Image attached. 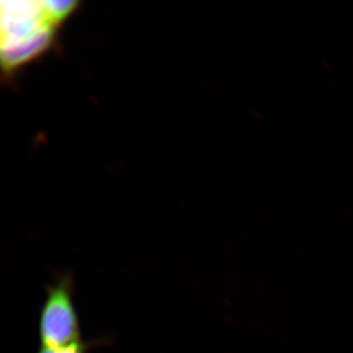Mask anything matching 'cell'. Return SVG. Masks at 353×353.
Listing matches in <instances>:
<instances>
[{
	"label": "cell",
	"mask_w": 353,
	"mask_h": 353,
	"mask_svg": "<svg viewBox=\"0 0 353 353\" xmlns=\"http://www.w3.org/2000/svg\"><path fill=\"white\" fill-rule=\"evenodd\" d=\"M108 339H95L92 341H81L65 347H39L38 353H88L92 348L108 343Z\"/></svg>",
	"instance_id": "7a4b0ae2"
},
{
	"label": "cell",
	"mask_w": 353,
	"mask_h": 353,
	"mask_svg": "<svg viewBox=\"0 0 353 353\" xmlns=\"http://www.w3.org/2000/svg\"><path fill=\"white\" fill-rule=\"evenodd\" d=\"M75 281L72 274H58L46 289L39 313L41 347H65L82 340L75 303Z\"/></svg>",
	"instance_id": "6da1fadb"
}]
</instances>
